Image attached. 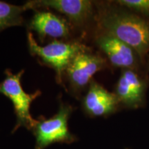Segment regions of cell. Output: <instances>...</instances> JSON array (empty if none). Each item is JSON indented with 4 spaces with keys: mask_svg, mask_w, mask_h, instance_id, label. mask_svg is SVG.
I'll return each mask as SVG.
<instances>
[{
    "mask_svg": "<svg viewBox=\"0 0 149 149\" xmlns=\"http://www.w3.org/2000/svg\"><path fill=\"white\" fill-rule=\"evenodd\" d=\"M148 64H149V61H148Z\"/></svg>",
    "mask_w": 149,
    "mask_h": 149,
    "instance_id": "obj_13",
    "label": "cell"
},
{
    "mask_svg": "<svg viewBox=\"0 0 149 149\" xmlns=\"http://www.w3.org/2000/svg\"><path fill=\"white\" fill-rule=\"evenodd\" d=\"M29 28L35 31L41 40L46 37L68 38L70 35L68 22L64 18L48 11H37L29 24Z\"/></svg>",
    "mask_w": 149,
    "mask_h": 149,
    "instance_id": "obj_10",
    "label": "cell"
},
{
    "mask_svg": "<svg viewBox=\"0 0 149 149\" xmlns=\"http://www.w3.org/2000/svg\"><path fill=\"white\" fill-rule=\"evenodd\" d=\"M107 66V59L99 54L91 53L89 48L78 53L66 70L72 91L79 93L84 90L92 81L93 76Z\"/></svg>",
    "mask_w": 149,
    "mask_h": 149,
    "instance_id": "obj_5",
    "label": "cell"
},
{
    "mask_svg": "<svg viewBox=\"0 0 149 149\" xmlns=\"http://www.w3.org/2000/svg\"><path fill=\"white\" fill-rule=\"evenodd\" d=\"M115 2L136 14L149 19V0H118Z\"/></svg>",
    "mask_w": 149,
    "mask_h": 149,
    "instance_id": "obj_12",
    "label": "cell"
},
{
    "mask_svg": "<svg viewBox=\"0 0 149 149\" xmlns=\"http://www.w3.org/2000/svg\"><path fill=\"white\" fill-rule=\"evenodd\" d=\"M72 113V107L60 102L57 113L51 118L41 116L36 120L31 131L35 137L34 149H44L55 143L71 144L77 140L76 136L68 129V122Z\"/></svg>",
    "mask_w": 149,
    "mask_h": 149,
    "instance_id": "obj_3",
    "label": "cell"
},
{
    "mask_svg": "<svg viewBox=\"0 0 149 149\" xmlns=\"http://www.w3.org/2000/svg\"><path fill=\"white\" fill-rule=\"evenodd\" d=\"M85 113L91 117H107L118 109L120 102L114 93L92 80L82 102Z\"/></svg>",
    "mask_w": 149,
    "mask_h": 149,
    "instance_id": "obj_9",
    "label": "cell"
},
{
    "mask_svg": "<svg viewBox=\"0 0 149 149\" xmlns=\"http://www.w3.org/2000/svg\"><path fill=\"white\" fill-rule=\"evenodd\" d=\"M24 72V70H22L14 74L10 69H6L4 72V79L0 83V94L3 95L10 100L16 115L17 122L13 129V133L21 127L32 130L36 120L31 115L30 108L32 102L42 95L40 90L31 94H28L24 91L21 84Z\"/></svg>",
    "mask_w": 149,
    "mask_h": 149,
    "instance_id": "obj_4",
    "label": "cell"
},
{
    "mask_svg": "<svg viewBox=\"0 0 149 149\" xmlns=\"http://www.w3.org/2000/svg\"><path fill=\"white\" fill-rule=\"evenodd\" d=\"M26 10L32 8H53L66 15L70 22L82 27L94 13V3L88 0H35L24 5Z\"/></svg>",
    "mask_w": 149,
    "mask_h": 149,
    "instance_id": "obj_8",
    "label": "cell"
},
{
    "mask_svg": "<svg viewBox=\"0 0 149 149\" xmlns=\"http://www.w3.org/2000/svg\"><path fill=\"white\" fill-rule=\"evenodd\" d=\"M148 87V80L138 70L123 69L114 93L120 104L130 109H137L145 103Z\"/></svg>",
    "mask_w": 149,
    "mask_h": 149,
    "instance_id": "obj_6",
    "label": "cell"
},
{
    "mask_svg": "<svg viewBox=\"0 0 149 149\" xmlns=\"http://www.w3.org/2000/svg\"><path fill=\"white\" fill-rule=\"evenodd\" d=\"M97 14L102 32L117 37L133 48L143 62L149 53V19L115 1L100 4Z\"/></svg>",
    "mask_w": 149,
    "mask_h": 149,
    "instance_id": "obj_1",
    "label": "cell"
},
{
    "mask_svg": "<svg viewBox=\"0 0 149 149\" xmlns=\"http://www.w3.org/2000/svg\"><path fill=\"white\" fill-rule=\"evenodd\" d=\"M28 46L33 56L39 57L43 64L51 67L56 73V81L58 84H63V76L72 59L80 52L88 47L78 42H63L54 40L46 46L37 44L33 33H27Z\"/></svg>",
    "mask_w": 149,
    "mask_h": 149,
    "instance_id": "obj_2",
    "label": "cell"
},
{
    "mask_svg": "<svg viewBox=\"0 0 149 149\" xmlns=\"http://www.w3.org/2000/svg\"><path fill=\"white\" fill-rule=\"evenodd\" d=\"M96 44L115 68L139 70L143 63L135 50L113 35L102 32L97 37Z\"/></svg>",
    "mask_w": 149,
    "mask_h": 149,
    "instance_id": "obj_7",
    "label": "cell"
},
{
    "mask_svg": "<svg viewBox=\"0 0 149 149\" xmlns=\"http://www.w3.org/2000/svg\"><path fill=\"white\" fill-rule=\"evenodd\" d=\"M26 10L24 6H16L0 1V32L8 28L21 26L24 22L22 13Z\"/></svg>",
    "mask_w": 149,
    "mask_h": 149,
    "instance_id": "obj_11",
    "label": "cell"
}]
</instances>
